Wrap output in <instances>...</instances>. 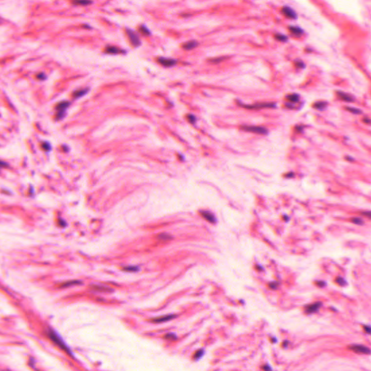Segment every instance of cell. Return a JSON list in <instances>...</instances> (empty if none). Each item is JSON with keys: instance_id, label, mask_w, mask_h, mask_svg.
Masks as SVG:
<instances>
[{"instance_id": "cell-4", "label": "cell", "mask_w": 371, "mask_h": 371, "mask_svg": "<svg viewBox=\"0 0 371 371\" xmlns=\"http://www.w3.org/2000/svg\"><path fill=\"white\" fill-rule=\"evenodd\" d=\"M240 106L248 109H261L266 108H275L276 105L275 103H257L252 105H246L241 103Z\"/></svg>"}, {"instance_id": "cell-11", "label": "cell", "mask_w": 371, "mask_h": 371, "mask_svg": "<svg viewBox=\"0 0 371 371\" xmlns=\"http://www.w3.org/2000/svg\"><path fill=\"white\" fill-rule=\"evenodd\" d=\"M282 12H283V14L286 17H287L288 18H290V19H296V18H297V15H296V12H295L292 8H291V7L288 6L283 7Z\"/></svg>"}, {"instance_id": "cell-41", "label": "cell", "mask_w": 371, "mask_h": 371, "mask_svg": "<svg viewBox=\"0 0 371 371\" xmlns=\"http://www.w3.org/2000/svg\"><path fill=\"white\" fill-rule=\"evenodd\" d=\"M286 176L288 178H292L293 176H294V173H293V172H289V173L287 174Z\"/></svg>"}, {"instance_id": "cell-14", "label": "cell", "mask_w": 371, "mask_h": 371, "mask_svg": "<svg viewBox=\"0 0 371 371\" xmlns=\"http://www.w3.org/2000/svg\"><path fill=\"white\" fill-rule=\"evenodd\" d=\"M71 2L75 6H89L93 2L92 0H72Z\"/></svg>"}, {"instance_id": "cell-39", "label": "cell", "mask_w": 371, "mask_h": 371, "mask_svg": "<svg viewBox=\"0 0 371 371\" xmlns=\"http://www.w3.org/2000/svg\"><path fill=\"white\" fill-rule=\"evenodd\" d=\"M363 122L366 124H370L371 123V119H370V118H363Z\"/></svg>"}, {"instance_id": "cell-42", "label": "cell", "mask_w": 371, "mask_h": 371, "mask_svg": "<svg viewBox=\"0 0 371 371\" xmlns=\"http://www.w3.org/2000/svg\"><path fill=\"white\" fill-rule=\"evenodd\" d=\"M346 159H346V160H348V161H351V162H352V161H354V159L352 158V157H349V156H348V157H346Z\"/></svg>"}, {"instance_id": "cell-15", "label": "cell", "mask_w": 371, "mask_h": 371, "mask_svg": "<svg viewBox=\"0 0 371 371\" xmlns=\"http://www.w3.org/2000/svg\"><path fill=\"white\" fill-rule=\"evenodd\" d=\"M92 288L94 289V290L95 291H98V292H112V289L109 288V287L107 286H95V285H93L92 286Z\"/></svg>"}, {"instance_id": "cell-10", "label": "cell", "mask_w": 371, "mask_h": 371, "mask_svg": "<svg viewBox=\"0 0 371 371\" xmlns=\"http://www.w3.org/2000/svg\"><path fill=\"white\" fill-rule=\"evenodd\" d=\"M176 317H177V315H172V314L167 315H164V316L158 317V318H152L151 321L152 323H164V322L169 321V320H173V319L175 318Z\"/></svg>"}, {"instance_id": "cell-33", "label": "cell", "mask_w": 371, "mask_h": 371, "mask_svg": "<svg viewBox=\"0 0 371 371\" xmlns=\"http://www.w3.org/2000/svg\"><path fill=\"white\" fill-rule=\"evenodd\" d=\"M361 215L371 219V211H363V212H361Z\"/></svg>"}, {"instance_id": "cell-34", "label": "cell", "mask_w": 371, "mask_h": 371, "mask_svg": "<svg viewBox=\"0 0 371 371\" xmlns=\"http://www.w3.org/2000/svg\"><path fill=\"white\" fill-rule=\"evenodd\" d=\"M46 75L43 73H41L37 75V79L39 80H44V79H46Z\"/></svg>"}, {"instance_id": "cell-30", "label": "cell", "mask_w": 371, "mask_h": 371, "mask_svg": "<svg viewBox=\"0 0 371 371\" xmlns=\"http://www.w3.org/2000/svg\"><path fill=\"white\" fill-rule=\"evenodd\" d=\"M276 37L280 42H286V41L288 40V37L283 34H277V36Z\"/></svg>"}, {"instance_id": "cell-38", "label": "cell", "mask_w": 371, "mask_h": 371, "mask_svg": "<svg viewBox=\"0 0 371 371\" xmlns=\"http://www.w3.org/2000/svg\"><path fill=\"white\" fill-rule=\"evenodd\" d=\"M262 369H263V370H272V368L269 365H264V366L262 367Z\"/></svg>"}, {"instance_id": "cell-32", "label": "cell", "mask_w": 371, "mask_h": 371, "mask_svg": "<svg viewBox=\"0 0 371 371\" xmlns=\"http://www.w3.org/2000/svg\"><path fill=\"white\" fill-rule=\"evenodd\" d=\"M278 286H279V283L278 282H271V283H269V287H270V289H272V290H276V289H278Z\"/></svg>"}, {"instance_id": "cell-31", "label": "cell", "mask_w": 371, "mask_h": 371, "mask_svg": "<svg viewBox=\"0 0 371 371\" xmlns=\"http://www.w3.org/2000/svg\"><path fill=\"white\" fill-rule=\"evenodd\" d=\"M86 93V89H82V90H79L77 91V92H75V94H74V96L75 97H79V96H81L83 95H84Z\"/></svg>"}, {"instance_id": "cell-27", "label": "cell", "mask_w": 371, "mask_h": 371, "mask_svg": "<svg viewBox=\"0 0 371 371\" xmlns=\"http://www.w3.org/2000/svg\"><path fill=\"white\" fill-rule=\"evenodd\" d=\"M165 339H168L170 341H175L177 339V336L173 333H168L165 336Z\"/></svg>"}, {"instance_id": "cell-18", "label": "cell", "mask_w": 371, "mask_h": 371, "mask_svg": "<svg viewBox=\"0 0 371 371\" xmlns=\"http://www.w3.org/2000/svg\"><path fill=\"white\" fill-rule=\"evenodd\" d=\"M81 283V281H66L65 282V283H61V285L60 286V288H66V287H69L73 285H79Z\"/></svg>"}, {"instance_id": "cell-35", "label": "cell", "mask_w": 371, "mask_h": 371, "mask_svg": "<svg viewBox=\"0 0 371 371\" xmlns=\"http://www.w3.org/2000/svg\"><path fill=\"white\" fill-rule=\"evenodd\" d=\"M316 284H317V286H318L321 287V288H322V287H324L325 286H326V282H324V281H317L316 282Z\"/></svg>"}, {"instance_id": "cell-9", "label": "cell", "mask_w": 371, "mask_h": 371, "mask_svg": "<svg viewBox=\"0 0 371 371\" xmlns=\"http://www.w3.org/2000/svg\"><path fill=\"white\" fill-rule=\"evenodd\" d=\"M157 60H158L159 64L162 65V66L166 67V68H170V67L175 65L176 62H177L175 60L171 58H167V57H159Z\"/></svg>"}, {"instance_id": "cell-40", "label": "cell", "mask_w": 371, "mask_h": 371, "mask_svg": "<svg viewBox=\"0 0 371 371\" xmlns=\"http://www.w3.org/2000/svg\"><path fill=\"white\" fill-rule=\"evenodd\" d=\"M256 267H257V269L259 270V271H262V270H264V268H263L261 265H256Z\"/></svg>"}, {"instance_id": "cell-2", "label": "cell", "mask_w": 371, "mask_h": 371, "mask_svg": "<svg viewBox=\"0 0 371 371\" xmlns=\"http://www.w3.org/2000/svg\"><path fill=\"white\" fill-rule=\"evenodd\" d=\"M240 129L246 132L253 133L259 135H267L268 133V130L262 126L244 125L241 126Z\"/></svg>"}, {"instance_id": "cell-36", "label": "cell", "mask_w": 371, "mask_h": 371, "mask_svg": "<svg viewBox=\"0 0 371 371\" xmlns=\"http://www.w3.org/2000/svg\"><path fill=\"white\" fill-rule=\"evenodd\" d=\"M364 330H365V331L367 333H369V334H371V326H364Z\"/></svg>"}, {"instance_id": "cell-28", "label": "cell", "mask_w": 371, "mask_h": 371, "mask_svg": "<svg viewBox=\"0 0 371 371\" xmlns=\"http://www.w3.org/2000/svg\"><path fill=\"white\" fill-rule=\"evenodd\" d=\"M186 118H187V120H188V121H189V123H190L191 124H194V123H196V118L195 116L194 115H192V114H189V115H187Z\"/></svg>"}, {"instance_id": "cell-37", "label": "cell", "mask_w": 371, "mask_h": 371, "mask_svg": "<svg viewBox=\"0 0 371 371\" xmlns=\"http://www.w3.org/2000/svg\"><path fill=\"white\" fill-rule=\"evenodd\" d=\"M296 66L298 67V68H305V64H304V62H302V61H299V62H296Z\"/></svg>"}, {"instance_id": "cell-13", "label": "cell", "mask_w": 371, "mask_h": 371, "mask_svg": "<svg viewBox=\"0 0 371 371\" xmlns=\"http://www.w3.org/2000/svg\"><path fill=\"white\" fill-rule=\"evenodd\" d=\"M70 104L68 102H60L59 104L58 105H57V110H58V116L59 117H62L63 114H64L65 111V109L68 108V107L69 106Z\"/></svg>"}, {"instance_id": "cell-26", "label": "cell", "mask_w": 371, "mask_h": 371, "mask_svg": "<svg viewBox=\"0 0 371 371\" xmlns=\"http://www.w3.org/2000/svg\"><path fill=\"white\" fill-rule=\"evenodd\" d=\"M351 221L353 222L354 224H356V225L358 226H363V224H364V221H363V220L360 218H353L352 219Z\"/></svg>"}, {"instance_id": "cell-20", "label": "cell", "mask_w": 371, "mask_h": 371, "mask_svg": "<svg viewBox=\"0 0 371 371\" xmlns=\"http://www.w3.org/2000/svg\"><path fill=\"white\" fill-rule=\"evenodd\" d=\"M196 46H197V42H196V41H192V42H187V43H186L183 46V47L185 49L190 50L195 48Z\"/></svg>"}, {"instance_id": "cell-12", "label": "cell", "mask_w": 371, "mask_h": 371, "mask_svg": "<svg viewBox=\"0 0 371 371\" xmlns=\"http://www.w3.org/2000/svg\"><path fill=\"white\" fill-rule=\"evenodd\" d=\"M336 95L339 99L346 102H352L354 101V98L351 95L348 94L347 93L341 92V91H337Z\"/></svg>"}, {"instance_id": "cell-25", "label": "cell", "mask_w": 371, "mask_h": 371, "mask_svg": "<svg viewBox=\"0 0 371 371\" xmlns=\"http://www.w3.org/2000/svg\"><path fill=\"white\" fill-rule=\"evenodd\" d=\"M123 270L128 272H136L139 270V268L137 266H126L124 267Z\"/></svg>"}, {"instance_id": "cell-19", "label": "cell", "mask_w": 371, "mask_h": 371, "mask_svg": "<svg viewBox=\"0 0 371 371\" xmlns=\"http://www.w3.org/2000/svg\"><path fill=\"white\" fill-rule=\"evenodd\" d=\"M326 106H327V102H317L314 103V105H313V107H314L315 109H319V110H323V109L326 108Z\"/></svg>"}, {"instance_id": "cell-6", "label": "cell", "mask_w": 371, "mask_h": 371, "mask_svg": "<svg viewBox=\"0 0 371 371\" xmlns=\"http://www.w3.org/2000/svg\"><path fill=\"white\" fill-rule=\"evenodd\" d=\"M323 303L321 302H317L313 304H311V305L306 306L305 308V313H307V314H312V313H316V312H318L319 309H320Z\"/></svg>"}, {"instance_id": "cell-23", "label": "cell", "mask_w": 371, "mask_h": 371, "mask_svg": "<svg viewBox=\"0 0 371 371\" xmlns=\"http://www.w3.org/2000/svg\"><path fill=\"white\" fill-rule=\"evenodd\" d=\"M345 109H346V110L349 111V112H350L351 113H353V114H360L362 112V111L359 109L356 108V107H347L346 106L345 107Z\"/></svg>"}, {"instance_id": "cell-7", "label": "cell", "mask_w": 371, "mask_h": 371, "mask_svg": "<svg viewBox=\"0 0 371 371\" xmlns=\"http://www.w3.org/2000/svg\"><path fill=\"white\" fill-rule=\"evenodd\" d=\"M199 214L201 215L202 218L205 219L207 221L210 222V223H216L217 218L212 212L207 210H200Z\"/></svg>"}, {"instance_id": "cell-1", "label": "cell", "mask_w": 371, "mask_h": 371, "mask_svg": "<svg viewBox=\"0 0 371 371\" xmlns=\"http://www.w3.org/2000/svg\"><path fill=\"white\" fill-rule=\"evenodd\" d=\"M46 333H47L48 337H49V338L51 339V340L55 344H56L57 346H59V347H60L62 349L64 350L65 352H66L68 355L72 356V357H73L71 350H70V348L67 346V345L65 344V341H63V339L61 338L60 336L59 335L57 332H55L53 329H52V328H49V329L47 330V332H46Z\"/></svg>"}, {"instance_id": "cell-29", "label": "cell", "mask_w": 371, "mask_h": 371, "mask_svg": "<svg viewBox=\"0 0 371 371\" xmlns=\"http://www.w3.org/2000/svg\"><path fill=\"white\" fill-rule=\"evenodd\" d=\"M336 283H338V284L341 285V286H345L346 283H347V282H346V280L341 277L337 278L336 279Z\"/></svg>"}, {"instance_id": "cell-24", "label": "cell", "mask_w": 371, "mask_h": 371, "mask_svg": "<svg viewBox=\"0 0 371 371\" xmlns=\"http://www.w3.org/2000/svg\"><path fill=\"white\" fill-rule=\"evenodd\" d=\"M157 238H158L159 240H162V241H168L170 240V239H172V236L169 234H168V233H160V234L158 235V236H157Z\"/></svg>"}, {"instance_id": "cell-8", "label": "cell", "mask_w": 371, "mask_h": 371, "mask_svg": "<svg viewBox=\"0 0 371 371\" xmlns=\"http://www.w3.org/2000/svg\"><path fill=\"white\" fill-rule=\"evenodd\" d=\"M105 52L109 55H118V54H125V50L120 49L118 46H107L105 49Z\"/></svg>"}, {"instance_id": "cell-17", "label": "cell", "mask_w": 371, "mask_h": 371, "mask_svg": "<svg viewBox=\"0 0 371 371\" xmlns=\"http://www.w3.org/2000/svg\"><path fill=\"white\" fill-rule=\"evenodd\" d=\"M286 99L289 102L296 103L299 101V95L297 94H292L286 96Z\"/></svg>"}, {"instance_id": "cell-3", "label": "cell", "mask_w": 371, "mask_h": 371, "mask_svg": "<svg viewBox=\"0 0 371 371\" xmlns=\"http://www.w3.org/2000/svg\"><path fill=\"white\" fill-rule=\"evenodd\" d=\"M125 31L127 36L130 40V42L134 47H139V46L142 45V41H141L140 37L134 31L131 30V28H127Z\"/></svg>"}, {"instance_id": "cell-16", "label": "cell", "mask_w": 371, "mask_h": 371, "mask_svg": "<svg viewBox=\"0 0 371 371\" xmlns=\"http://www.w3.org/2000/svg\"><path fill=\"white\" fill-rule=\"evenodd\" d=\"M289 31H290L291 33H292V34H294V36H301L304 33L303 30H302L301 28L298 26H290L289 27Z\"/></svg>"}, {"instance_id": "cell-21", "label": "cell", "mask_w": 371, "mask_h": 371, "mask_svg": "<svg viewBox=\"0 0 371 371\" xmlns=\"http://www.w3.org/2000/svg\"><path fill=\"white\" fill-rule=\"evenodd\" d=\"M205 351L204 349H200L198 350V351H196L195 352V354H194V360H199V359H201V358L203 357L204 355H205Z\"/></svg>"}, {"instance_id": "cell-22", "label": "cell", "mask_w": 371, "mask_h": 371, "mask_svg": "<svg viewBox=\"0 0 371 371\" xmlns=\"http://www.w3.org/2000/svg\"><path fill=\"white\" fill-rule=\"evenodd\" d=\"M139 30L140 31V33L144 35V36H149V35L151 34V31H149V29L145 25H141V26L139 27Z\"/></svg>"}, {"instance_id": "cell-5", "label": "cell", "mask_w": 371, "mask_h": 371, "mask_svg": "<svg viewBox=\"0 0 371 371\" xmlns=\"http://www.w3.org/2000/svg\"><path fill=\"white\" fill-rule=\"evenodd\" d=\"M349 349L350 350H352V351L356 352V353L365 354V355H370L371 353V350L370 349L367 347V346H363V345H352V346H350L349 347Z\"/></svg>"}]
</instances>
